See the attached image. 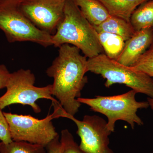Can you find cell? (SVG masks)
I'll use <instances>...</instances> for the list:
<instances>
[{"mask_svg": "<svg viewBox=\"0 0 153 153\" xmlns=\"http://www.w3.org/2000/svg\"><path fill=\"white\" fill-rule=\"evenodd\" d=\"M102 3L110 15L130 22L132 14L141 4L149 0H97Z\"/></svg>", "mask_w": 153, "mask_h": 153, "instance_id": "obj_12", "label": "cell"}, {"mask_svg": "<svg viewBox=\"0 0 153 153\" xmlns=\"http://www.w3.org/2000/svg\"><path fill=\"white\" fill-rule=\"evenodd\" d=\"M99 40L105 55L117 60L123 50L126 41L120 36L111 33H98Z\"/></svg>", "mask_w": 153, "mask_h": 153, "instance_id": "obj_15", "label": "cell"}, {"mask_svg": "<svg viewBox=\"0 0 153 153\" xmlns=\"http://www.w3.org/2000/svg\"><path fill=\"white\" fill-rule=\"evenodd\" d=\"M4 1V0H0V1Z\"/></svg>", "mask_w": 153, "mask_h": 153, "instance_id": "obj_23", "label": "cell"}, {"mask_svg": "<svg viewBox=\"0 0 153 153\" xmlns=\"http://www.w3.org/2000/svg\"><path fill=\"white\" fill-rule=\"evenodd\" d=\"M85 19L93 27L98 26L111 16L97 0H74Z\"/></svg>", "mask_w": 153, "mask_h": 153, "instance_id": "obj_11", "label": "cell"}, {"mask_svg": "<svg viewBox=\"0 0 153 153\" xmlns=\"http://www.w3.org/2000/svg\"><path fill=\"white\" fill-rule=\"evenodd\" d=\"M66 0H19L25 16L40 30L53 35L64 16Z\"/></svg>", "mask_w": 153, "mask_h": 153, "instance_id": "obj_9", "label": "cell"}, {"mask_svg": "<svg viewBox=\"0 0 153 153\" xmlns=\"http://www.w3.org/2000/svg\"><path fill=\"white\" fill-rule=\"evenodd\" d=\"M131 68L153 77V44Z\"/></svg>", "mask_w": 153, "mask_h": 153, "instance_id": "obj_17", "label": "cell"}, {"mask_svg": "<svg viewBox=\"0 0 153 153\" xmlns=\"http://www.w3.org/2000/svg\"><path fill=\"white\" fill-rule=\"evenodd\" d=\"M36 77L30 69H21L11 73L6 93L0 97V109L12 104L28 105L36 113L41 112L36 101L41 99L56 100L52 97V85L44 87L35 85Z\"/></svg>", "mask_w": 153, "mask_h": 153, "instance_id": "obj_6", "label": "cell"}, {"mask_svg": "<svg viewBox=\"0 0 153 153\" xmlns=\"http://www.w3.org/2000/svg\"><path fill=\"white\" fill-rule=\"evenodd\" d=\"M130 22L135 31L153 29V0L139 6L132 14Z\"/></svg>", "mask_w": 153, "mask_h": 153, "instance_id": "obj_14", "label": "cell"}, {"mask_svg": "<svg viewBox=\"0 0 153 153\" xmlns=\"http://www.w3.org/2000/svg\"><path fill=\"white\" fill-rule=\"evenodd\" d=\"M101 75L106 79L105 87L119 83L130 88L137 93L153 97V79L144 73L111 59L101 53L87 60V72Z\"/></svg>", "mask_w": 153, "mask_h": 153, "instance_id": "obj_4", "label": "cell"}, {"mask_svg": "<svg viewBox=\"0 0 153 153\" xmlns=\"http://www.w3.org/2000/svg\"><path fill=\"white\" fill-rule=\"evenodd\" d=\"M0 30L10 43L31 42L45 47L52 46V35L38 29L25 16L19 0L0 1Z\"/></svg>", "mask_w": 153, "mask_h": 153, "instance_id": "obj_5", "label": "cell"}, {"mask_svg": "<svg viewBox=\"0 0 153 153\" xmlns=\"http://www.w3.org/2000/svg\"><path fill=\"white\" fill-rule=\"evenodd\" d=\"M148 102H149V105L151 107V108L153 110V97H149L148 98Z\"/></svg>", "mask_w": 153, "mask_h": 153, "instance_id": "obj_22", "label": "cell"}, {"mask_svg": "<svg viewBox=\"0 0 153 153\" xmlns=\"http://www.w3.org/2000/svg\"><path fill=\"white\" fill-rule=\"evenodd\" d=\"M52 41L55 47L65 44L74 46L88 58L103 53L98 33L74 0H66L63 20L52 35Z\"/></svg>", "mask_w": 153, "mask_h": 153, "instance_id": "obj_2", "label": "cell"}, {"mask_svg": "<svg viewBox=\"0 0 153 153\" xmlns=\"http://www.w3.org/2000/svg\"><path fill=\"white\" fill-rule=\"evenodd\" d=\"M64 117L69 119L76 125V134L80 138L79 145L85 153H114L109 147V136L112 132L108 128L107 122L97 115L84 116L82 120L65 114Z\"/></svg>", "mask_w": 153, "mask_h": 153, "instance_id": "obj_8", "label": "cell"}, {"mask_svg": "<svg viewBox=\"0 0 153 153\" xmlns=\"http://www.w3.org/2000/svg\"><path fill=\"white\" fill-rule=\"evenodd\" d=\"M87 57L79 49L65 44L59 47L58 55L46 73L53 79L52 94L68 114L74 116L81 103L77 99L88 82Z\"/></svg>", "mask_w": 153, "mask_h": 153, "instance_id": "obj_1", "label": "cell"}, {"mask_svg": "<svg viewBox=\"0 0 153 153\" xmlns=\"http://www.w3.org/2000/svg\"><path fill=\"white\" fill-rule=\"evenodd\" d=\"M10 74L6 66L0 64V89L7 87Z\"/></svg>", "mask_w": 153, "mask_h": 153, "instance_id": "obj_21", "label": "cell"}, {"mask_svg": "<svg viewBox=\"0 0 153 153\" xmlns=\"http://www.w3.org/2000/svg\"><path fill=\"white\" fill-rule=\"evenodd\" d=\"M153 44V29L136 31L126 41L122 52L116 60L126 66L131 67Z\"/></svg>", "mask_w": 153, "mask_h": 153, "instance_id": "obj_10", "label": "cell"}, {"mask_svg": "<svg viewBox=\"0 0 153 153\" xmlns=\"http://www.w3.org/2000/svg\"><path fill=\"white\" fill-rule=\"evenodd\" d=\"M0 153H47L41 145L25 141H15L5 144L0 143Z\"/></svg>", "mask_w": 153, "mask_h": 153, "instance_id": "obj_16", "label": "cell"}, {"mask_svg": "<svg viewBox=\"0 0 153 153\" xmlns=\"http://www.w3.org/2000/svg\"><path fill=\"white\" fill-rule=\"evenodd\" d=\"M6 118L13 141H25L46 147L58 135L52 120L54 113L42 119L30 115H19L3 112Z\"/></svg>", "mask_w": 153, "mask_h": 153, "instance_id": "obj_7", "label": "cell"}, {"mask_svg": "<svg viewBox=\"0 0 153 153\" xmlns=\"http://www.w3.org/2000/svg\"><path fill=\"white\" fill-rule=\"evenodd\" d=\"M136 91L131 89L119 95L102 96H96L94 98L79 97L80 103L86 105L95 112L104 115L108 119V128L113 132L116 122L125 121L134 129L135 125H143V122L137 114L138 110L149 106L148 101L139 102L135 98Z\"/></svg>", "mask_w": 153, "mask_h": 153, "instance_id": "obj_3", "label": "cell"}, {"mask_svg": "<svg viewBox=\"0 0 153 153\" xmlns=\"http://www.w3.org/2000/svg\"></svg>", "mask_w": 153, "mask_h": 153, "instance_id": "obj_24", "label": "cell"}, {"mask_svg": "<svg viewBox=\"0 0 153 153\" xmlns=\"http://www.w3.org/2000/svg\"><path fill=\"white\" fill-rule=\"evenodd\" d=\"M0 140L7 144L13 141L11 137L10 127L4 113L0 109Z\"/></svg>", "mask_w": 153, "mask_h": 153, "instance_id": "obj_19", "label": "cell"}, {"mask_svg": "<svg viewBox=\"0 0 153 153\" xmlns=\"http://www.w3.org/2000/svg\"><path fill=\"white\" fill-rule=\"evenodd\" d=\"M97 33L105 32L120 36L126 41L134 34L130 22L119 17L110 16L100 25L94 27Z\"/></svg>", "mask_w": 153, "mask_h": 153, "instance_id": "obj_13", "label": "cell"}, {"mask_svg": "<svg viewBox=\"0 0 153 153\" xmlns=\"http://www.w3.org/2000/svg\"><path fill=\"white\" fill-rule=\"evenodd\" d=\"M47 153H62L63 147L60 142L59 135L46 147Z\"/></svg>", "mask_w": 153, "mask_h": 153, "instance_id": "obj_20", "label": "cell"}, {"mask_svg": "<svg viewBox=\"0 0 153 153\" xmlns=\"http://www.w3.org/2000/svg\"><path fill=\"white\" fill-rule=\"evenodd\" d=\"M60 142L63 147L62 153H85L74 140V137L68 129L61 132Z\"/></svg>", "mask_w": 153, "mask_h": 153, "instance_id": "obj_18", "label": "cell"}]
</instances>
